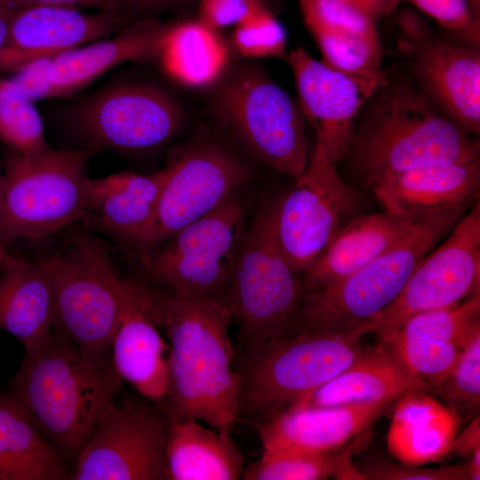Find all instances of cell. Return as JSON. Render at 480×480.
<instances>
[{"mask_svg":"<svg viewBox=\"0 0 480 480\" xmlns=\"http://www.w3.org/2000/svg\"><path fill=\"white\" fill-rule=\"evenodd\" d=\"M124 279L171 348L170 384L159 407L169 419L230 431L239 415L240 384L227 303Z\"/></svg>","mask_w":480,"mask_h":480,"instance_id":"cell-1","label":"cell"},{"mask_svg":"<svg viewBox=\"0 0 480 480\" xmlns=\"http://www.w3.org/2000/svg\"><path fill=\"white\" fill-rule=\"evenodd\" d=\"M122 382L111 356L88 353L53 328L25 351L7 394L72 470Z\"/></svg>","mask_w":480,"mask_h":480,"instance_id":"cell-2","label":"cell"},{"mask_svg":"<svg viewBox=\"0 0 480 480\" xmlns=\"http://www.w3.org/2000/svg\"><path fill=\"white\" fill-rule=\"evenodd\" d=\"M370 100L346 157L364 185L414 168L479 158V141L412 82L387 81Z\"/></svg>","mask_w":480,"mask_h":480,"instance_id":"cell-3","label":"cell"},{"mask_svg":"<svg viewBox=\"0 0 480 480\" xmlns=\"http://www.w3.org/2000/svg\"><path fill=\"white\" fill-rule=\"evenodd\" d=\"M368 324L242 346L235 355L239 414L261 420L320 388L365 350Z\"/></svg>","mask_w":480,"mask_h":480,"instance_id":"cell-4","label":"cell"},{"mask_svg":"<svg viewBox=\"0 0 480 480\" xmlns=\"http://www.w3.org/2000/svg\"><path fill=\"white\" fill-rule=\"evenodd\" d=\"M467 210L426 212L396 246L347 276L304 292L295 317L280 338L369 324L394 302L417 264Z\"/></svg>","mask_w":480,"mask_h":480,"instance_id":"cell-5","label":"cell"},{"mask_svg":"<svg viewBox=\"0 0 480 480\" xmlns=\"http://www.w3.org/2000/svg\"><path fill=\"white\" fill-rule=\"evenodd\" d=\"M96 151L54 149L34 153L8 150L3 163L0 243L38 239L84 221L87 165Z\"/></svg>","mask_w":480,"mask_h":480,"instance_id":"cell-6","label":"cell"},{"mask_svg":"<svg viewBox=\"0 0 480 480\" xmlns=\"http://www.w3.org/2000/svg\"><path fill=\"white\" fill-rule=\"evenodd\" d=\"M246 229L236 193L159 246L140 252L143 280L227 303Z\"/></svg>","mask_w":480,"mask_h":480,"instance_id":"cell-7","label":"cell"},{"mask_svg":"<svg viewBox=\"0 0 480 480\" xmlns=\"http://www.w3.org/2000/svg\"><path fill=\"white\" fill-rule=\"evenodd\" d=\"M54 297V329L81 349L111 356L121 313L120 276L100 240L72 236L45 259Z\"/></svg>","mask_w":480,"mask_h":480,"instance_id":"cell-8","label":"cell"},{"mask_svg":"<svg viewBox=\"0 0 480 480\" xmlns=\"http://www.w3.org/2000/svg\"><path fill=\"white\" fill-rule=\"evenodd\" d=\"M302 295L300 276L276 242L268 202L246 229L227 300L241 347L282 337Z\"/></svg>","mask_w":480,"mask_h":480,"instance_id":"cell-9","label":"cell"},{"mask_svg":"<svg viewBox=\"0 0 480 480\" xmlns=\"http://www.w3.org/2000/svg\"><path fill=\"white\" fill-rule=\"evenodd\" d=\"M220 122L259 161L297 179L308 163L305 117L277 84L259 70L244 69L214 100Z\"/></svg>","mask_w":480,"mask_h":480,"instance_id":"cell-10","label":"cell"},{"mask_svg":"<svg viewBox=\"0 0 480 480\" xmlns=\"http://www.w3.org/2000/svg\"><path fill=\"white\" fill-rule=\"evenodd\" d=\"M357 191L347 183L316 142L304 172L279 198L271 201L277 246L292 269L302 275L338 231L355 217Z\"/></svg>","mask_w":480,"mask_h":480,"instance_id":"cell-11","label":"cell"},{"mask_svg":"<svg viewBox=\"0 0 480 480\" xmlns=\"http://www.w3.org/2000/svg\"><path fill=\"white\" fill-rule=\"evenodd\" d=\"M146 400H114L73 465L71 480H167L169 420Z\"/></svg>","mask_w":480,"mask_h":480,"instance_id":"cell-12","label":"cell"},{"mask_svg":"<svg viewBox=\"0 0 480 480\" xmlns=\"http://www.w3.org/2000/svg\"><path fill=\"white\" fill-rule=\"evenodd\" d=\"M417 264L400 294L369 321L368 333L388 342L411 316L457 304L480 292V202Z\"/></svg>","mask_w":480,"mask_h":480,"instance_id":"cell-13","label":"cell"},{"mask_svg":"<svg viewBox=\"0 0 480 480\" xmlns=\"http://www.w3.org/2000/svg\"><path fill=\"white\" fill-rule=\"evenodd\" d=\"M168 174L154 218L133 248L150 251L205 215L244 186L250 168L224 147L203 141L186 147L166 164Z\"/></svg>","mask_w":480,"mask_h":480,"instance_id":"cell-14","label":"cell"},{"mask_svg":"<svg viewBox=\"0 0 480 480\" xmlns=\"http://www.w3.org/2000/svg\"><path fill=\"white\" fill-rule=\"evenodd\" d=\"M398 46L412 63L419 90L472 135L480 133V53L436 36L412 10L397 17Z\"/></svg>","mask_w":480,"mask_h":480,"instance_id":"cell-15","label":"cell"},{"mask_svg":"<svg viewBox=\"0 0 480 480\" xmlns=\"http://www.w3.org/2000/svg\"><path fill=\"white\" fill-rule=\"evenodd\" d=\"M72 123L95 151H141L157 148L173 137L181 114L164 92L140 84L105 89L80 103Z\"/></svg>","mask_w":480,"mask_h":480,"instance_id":"cell-16","label":"cell"},{"mask_svg":"<svg viewBox=\"0 0 480 480\" xmlns=\"http://www.w3.org/2000/svg\"><path fill=\"white\" fill-rule=\"evenodd\" d=\"M287 60L316 142L337 164L346 159L363 109L380 86L339 71L302 48L292 51Z\"/></svg>","mask_w":480,"mask_h":480,"instance_id":"cell-17","label":"cell"},{"mask_svg":"<svg viewBox=\"0 0 480 480\" xmlns=\"http://www.w3.org/2000/svg\"><path fill=\"white\" fill-rule=\"evenodd\" d=\"M123 22L113 14L56 5L17 8L0 53V70L15 73L34 60L108 37Z\"/></svg>","mask_w":480,"mask_h":480,"instance_id":"cell-18","label":"cell"},{"mask_svg":"<svg viewBox=\"0 0 480 480\" xmlns=\"http://www.w3.org/2000/svg\"><path fill=\"white\" fill-rule=\"evenodd\" d=\"M170 25L154 18L138 20L114 36L40 59L46 99L75 93L122 63L157 56Z\"/></svg>","mask_w":480,"mask_h":480,"instance_id":"cell-19","label":"cell"},{"mask_svg":"<svg viewBox=\"0 0 480 480\" xmlns=\"http://www.w3.org/2000/svg\"><path fill=\"white\" fill-rule=\"evenodd\" d=\"M396 401L381 400L344 406L288 407L253 422V426L263 452L330 451L364 434Z\"/></svg>","mask_w":480,"mask_h":480,"instance_id":"cell-20","label":"cell"},{"mask_svg":"<svg viewBox=\"0 0 480 480\" xmlns=\"http://www.w3.org/2000/svg\"><path fill=\"white\" fill-rule=\"evenodd\" d=\"M120 292L121 313L111 344L113 365L122 381L161 404L170 384V345L122 277Z\"/></svg>","mask_w":480,"mask_h":480,"instance_id":"cell-21","label":"cell"},{"mask_svg":"<svg viewBox=\"0 0 480 480\" xmlns=\"http://www.w3.org/2000/svg\"><path fill=\"white\" fill-rule=\"evenodd\" d=\"M371 188L385 211L396 214L470 207L479 200V158L396 172Z\"/></svg>","mask_w":480,"mask_h":480,"instance_id":"cell-22","label":"cell"},{"mask_svg":"<svg viewBox=\"0 0 480 480\" xmlns=\"http://www.w3.org/2000/svg\"><path fill=\"white\" fill-rule=\"evenodd\" d=\"M168 174L121 172L89 179L84 222L132 247L149 227Z\"/></svg>","mask_w":480,"mask_h":480,"instance_id":"cell-23","label":"cell"},{"mask_svg":"<svg viewBox=\"0 0 480 480\" xmlns=\"http://www.w3.org/2000/svg\"><path fill=\"white\" fill-rule=\"evenodd\" d=\"M425 213L385 211L355 216L300 276L303 293L347 276L396 246L415 230Z\"/></svg>","mask_w":480,"mask_h":480,"instance_id":"cell-24","label":"cell"},{"mask_svg":"<svg viewBox=\"0 0 480 480\" xmlns=\"http://www.w3.org/2000/svg\"><path fill=\"white\" fill-rule=\"evenodd\" d=\"M0 329L24 350L46 340L54 328V297L46 260L31 262L7 254L0 268Z\"/></svg>","mask_w":480,"mask_h":480,"instance_id":"cell-25","label":"cell"},{"mask_svg":"<svg viewBox=\"0 0 480 480\" xmlns=\"http://www.w3.org/2000/svg\"><path fill=\"white\" fill-rule=\"evenodd\" d=\"M428 386L413 378L388 346L380 342L366 350L348 367L289 407L344 406L381 400L396 401Z\"/></svg>","mask_w":480,"mask_h":480,"instance_id":"cell-26","label":"cell"},{"mask_svg":"<svg viewBox=\"0 0 480 480\" xmlns=\"http://www.w3.org/2000/svg\"><path fill=\"white\" fill-rule=\"evenodd\" d=\"M387 436L389 453L403 464L422 466L450 454L461 420L426 390L396 399Z\"/></svg>","mask_w":480,"mask_h":480,"instance_id":"cell-27","label":"cell"},{"mask_svg":"<svg viewBox=\"0 0 480 480\" xmlns=\"http://www.w3.org/2000/svg\"><path fill=\"white\" fill-rule=\"evenodd\" d=\"M165 451L167 480H236L244 460L229 430L196 420L169 419Z\"/></svg>","mask_w":480,"mask_h":480,"instance_id":"cell-28","label":"cell"},{"mask_svg":"<svg viewBox=\"0 0 480 480\" xmlns=\"http://www.w3.org/2000/svg\"><path fill=\"white\" fill-rule=\"evenodd\" d=\"M71 471L8 394H1L0 480H67Z\"/></svg>","mask_w":480,"mask_h":480,"instance_id":"cell-29","label":"cell"},{"mask_svg":"<svg viewBox=\"0 0 480 480\" xmlns=\"http://www.w3.org/2000/svg\"><path fill=\"white\" fill-rule=\"evenodd\" d=\"M217 31L199 20L171 23L157 55L164 72L187 87L218 81L227 68L228 51Z\"/></svg>","mask_w":480,"mask_h":480,"instance_id":"cell-30","label":"cell"},{"mask_svg":"<svg viewBox=\"0 0 480 480\" xmlns=\"http://www.w3.org/2000/svg\"><path fill=\"white\" fill-rule=\"evenodd\" d=\"M365 441L361 435L348 444L330 451L279 450L263 452L244 468L245 480L364 479L352 461L353 454Z\"/></svg>","mask_w":480,"mask_h":480,"instance_id":"cell-31","label":"cell"},{"mask_svg":"<svg viewBox=\"0 0 480 480\" xmlns=\"http://www.w3.org/2000/svg\"><path fill=\"white\" fill-rule=\"evenodd\" d=\"M0 143L23 154L50 147L34 100L12 78H0Z\"/></svg>","mask_w":480,"mask_h":480,"instance_id":"cell-32","label":"cell"},{"mask_svg":"<svg viewBox=\"0 0 480 480\" xmlns=\"http://www.w3.org/2000/svg\"><path fill=\"white\" fill-rule=\"evenodd\" d=\"M386 344L404 368L428 386V390L447 376L465 348L453 343L398 335Z\"/></svg>","mask_w":480,"mask_h":480,"instance_id":"cell-33","label":"cell"},{"mask_svg":"<svg viewBox=\"0 0 480 480\" xmlns=\"http://www.w3.org/2000/svg\"><path fill=\"white\" fill-rule=\"evenodd\" d=\"M428 392L440 397L461 420L479 415L480 332L469 340L447 376Z\"/></svg>","mask_w":480,"mask_h":480,"instance_id":"cell-34","label":"cell"},{"mask_svg":"<svg viewBox=\"0 0 480 480\" xmlns=\"http://www.w3.org/2000/svg\"><path fill=\"white\" fill-rule=\"evenodd\" d=\"M233 44L246 58H274L285 54V30L263 4L235 26Z\"/></svg>","mask_w":480,"mask_h":480,"instance_id":"cell-35","label":"cell"},{"mask_svg":"<svg viewBox=\"0 0 480 480\" xmlns=\"http://www.w3.org/2000/svg\"><path fill=\"white\" fill-rule=\"evenodd\" d=\"M360 471L364 479L371 480H469L464 463L427 468L377 459L368 461Z\"/></svg>","mask_w":480,"mask_h":480,"instance_id":"cell-36","label":"cell"},{"mask_svg":"<svg viewBox=\"0 0 480 480\" xmlns=\"http://www.w3.org/2000/svg\"><path fill=\"white\" fill-rule=\"evenodd\" d=\"M434 19L440 26L469 35L478 41L476 20L468 0H403Z\"/></svg>","mask_w":480,"mask_h":480,"instance_id":"cell-37","label":"cell"},{"mask_svg":"<svg viewBox=\"0 0 480 480\" xmlns=\"http://www.w3.org/2000/svg\"><path fill=\"white\" fill-rule=\"evenodd\" d=\"M263 4L262 0H200L198 20L215 30L235 27Z\"/></svg>","mask_w":480,"mask_h":480,"instance_id":"cell-38","label":"cell"},{"mask_svg":"<svg viewBox=\"0 0 480 480\" xmlns=\"http://www.w3.org/2000/svg\"><path fill=\"white\" fill-rule=\"evenodd\" d=\"M450 453L465 459V466L469 480L480 479V419L473 418L469 424L458 433Z\"/></svg>","mask_w":480,"mask_h":480,"instance_id":"cell-39","label":"cell"},{"mask_svg":"<svg viewBox=\"0 0 480 480\" xmlns=\"http://www.w3.org/2000/svg\"><path fill=\"white\" fill-rule=\"evenodd\" d=\"M14 8L32 5H56L78 10L94 9L119 17L123 21L127 17L126 0H6Z\"/></svg>","mask_w":480,"mask_h":480,"instance_id":"cell-40","label":"cell"},{"mask_svg":"<svg viewBox=\"0 0 480 480\" xmlns=\"http://www.w3.org/2000/svg\"><path fill=\"white\" fill-rule=\"evenodd\" d=\"M183 0H126L127 16L131 13H153L168 10L180 4Z\"/></svg>","mask_w":480,"mask_h":480,"instance_id":"cell-41","label":"cell"},{"mask_svg":"<svg viewBox=\"0 0 480 480\" xmlns=\"http://www.w3.org/2000/svg\"><path fill=\"white\" fill-rule=\"evenodd\" d=\"M363 12L375 21L393 7L390 0H342Z\"/></svg>","mask_w":480,"mask_h":480,"instance_id":"cell-42","label":"cell"},{"mask_svg":"<svg viewBox=\"0 0 480 480\" xmlns=\"http://www.w3.org/2000/svg\"><path fill=\"white\" fill-rule=\"evenodd\" d=\"M14 10L6 0H0V53L8 36Z\"/></svg>","mask_w":480,"mask_h":480,"instance_id":"cell-43","label":"cell"},{"mask_svg":"<svg viewBox=\"0 0 480 480\" xmlns=\"http://www.w3.org/2000/svg\"><path fill=\"white\" fill-rule=\"evenodd\" d=\"M2 190H3V173L0 170V204H1V199H2Z\"/></svg>","mask_w":480,"mask_h":480,"instance_id":"cell-44","label":"cell"},{"mask_svg":"<svg viewBox=\"0 0 480 480\" xmlns=\"http://www.w3.org/2000/svg\"><path fill=\"white\" fill-rule=\"evenodd\" d=\"M399 1H400V0H393L394 5L396 6V4H397Z\"/></svg>","mask_w":480,"mask_h":480,"instance_id":"cell-45","label":"cell"},{"mask_svg":"<svg viewBox=\"0 0 480 480\" xmlns=\"http://www.w3.org/2000/svg\"><path fill=\"white\" fill-rule=\"evenodd\" d=\"M390 1H391L392 7H395L393 0H390Z\"/></svg>","mask_w":480,"mask_h":480,"instance_id":"cell-46","label":"cell"}]
</instances>
